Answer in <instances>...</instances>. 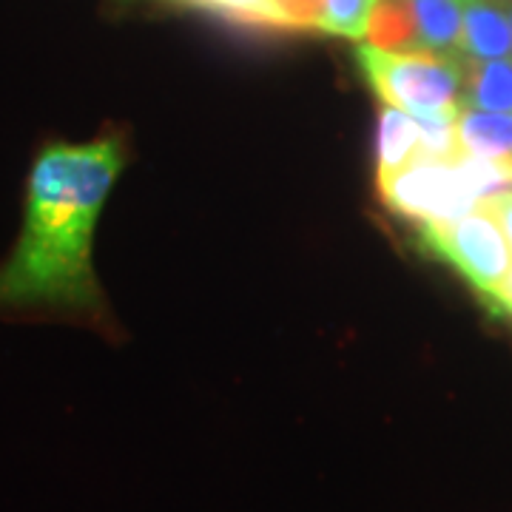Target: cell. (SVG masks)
Wrapping results in <instances>:
<instances>
[{"label":"cell","instance_id":"cell-1","mask_svg":"<svg viewBox=\"0 0 512 512\" xmlns=\"http://www.w3.org/2000/svg\"><path fill=\"white\" fill-rule=\"evenodd\" d=\"M123 165L126 148L117 134L40 148L26 183L20 237L0 265V311H103L94 231Z\"/></svg>","mask_w":512,"mask_h":512},{"label":"cell","instance_id":"cell-2","mask_svg":"<svg viewBox=\"0 0 512 512\" xmlns=\"http://www.w3.org/2000/svg\"><path fill=\"white\" fill-rule=\"evenodd\" d=\"M356 63L367 86L390 109L410 117L458 114L464 109L467 55H444L430 49L384 52L362 43L356 46Z\"/></svg>","mask_w":512,"mask_h":512},{"label":"cell","instance_id":"cell-3","mask_svg":"<svg viewBox=\"0 0 512 512\" xmlns=\"http://www.w3.org/2000/svg\"><path fill=\"white\" fill-rule=\"evenodd\" d=\"M419 237L421 245L453 265L484 302L507 282L512 271L510 239L481 205L461 220L424 222L419 225Z\"/></svg>","mask_w":512,"mask_h":512},{"label":"cell","instance_id":"cell-4","mask_svg":"<svg viewBox=\"0 0 512 512\" xmlns=\"http://www.w3.org/2000/svg\"><path fill=\"white\" fill-rule=\"evenodd\" d=\"M376 183L390 211L419 225L461 220L481 205L458 160L416 157L399 171L376 174Z\"/></svg>","mask_w":512,"mask_h":512},{"label":"cell","instance_id":"cell-5","mask_svg":"<svg viewBox=\"0 0 512 512\" xmlns=\"http://www.w3.org/2000/svg\"><path fill=\"white\" fill-rule=\"evenodd\" d=\"M461 52L476 60H501L510 55V6L501 0H470L464 6Z\"/></svg>","mask_w":512,"mask_h":512},{"label":"cell","instance_id":"cell-6","mask_svg":"<svg viewBox=\"0 0 512 512\" xmlns=\"http://www.w3.org/2000/svg\"><path fill=\"white\" fill-rule=\"evenodd\" d=\"M458 148L461 154L512 168V111L464 106L458 114Z\"/></svg>","mask_w":512,"mask_h":512},{"label":"cell","instance_id":"cell-7","mask_svg":"<svg viewBox=\"0 0 512 512\" xmlns=\"http://www.w3.org/2000/svg\"><path fill=\"white\" fill-rule=\"evenodd\" d=\"M464 106L478 111H512V60L467 57Z\"/></svg>","mask_w":512,"mask_h":512},{"label":"cell","instance_id":"cell-8","mask_svg":"<svg viewBox=\"0 0 512 512\" xmlns=\"http://www.w3.org/2000/svg\"><path fill=\"white\" fill-rule=\"evenodd\" d=\"M410 3L419 23L421 49L444 52V55H464L461 52L464 12L458 0H410Z\"/></svg>","mask_w":512,"mask_h":512},{"label":"cell","instance_id":"cell-9","mask_svg":"<svg viewBox=\"0 0 512 512\" xmlns=\"http://www.w3.org/2000/svg\"><path fill=\"white\" fill-rule=\"evenodd\" d=\"M367 43L376 49H384V52L421 49L413 3L410 0H376L370 26H367Z\"/></svg>","mask_w":512,"mask_h":512},{"label":"cell","instance_id":"cell-10","mask_svg":"<svg viewBox=\"0 0 512 512\" xmlns=\"http://www.w3.org/2000/svg\"><path fill=\"white\" fill-rule=\"evenodd\" d=\"M421 154V137L416 117L404 114L399 109L384 106L379 114V146H376V157H379V174H390L399 171L402 165L416 160Z\"/></svg>","mask_w":512,"mask_h":512},{"label":"cell","instance_id":"cell-11","mask_svg":"<svg viewBox=\"0 0 512 512\" xmlns=\"http://www.w3.org/2000/svg\"><path fill=\"white\" fill-rule=\"evenodd\" d=\"M325 0H268V29L322 32Z\"/></svg>","mask_w":512,"mask_h":512},{"label":"cell","instance_id":"cell-12","mask_svg":"<svg viewBox=\"0 0 512 512\" xmlns=\"http://www.w3.org/2000/svg\"><path fill=\"white\" fill-rule=\"evenodd\" d=\"M373 6H376V0H325L322 32L336 37H350V40L367 37Z\"/></svg>","mask_w":512,"mask_h":512},{"label":"cell","instance_id":"cell-13","mask_svg":"<svg viewBox=\"0 0 512 512\" xmlns=\"http://www.w3.org/2000/svg\"><path fill=\"white\" fill-rule=\"evenodd\" d=\"M202 9L220 12L225 18H234L248 26H265L268 29V0H185Z\"/></svg>","mask_w":512,"mask_h":512},{"label":"cell","instance_id":"cell-14","mask_svg":"<svg viewBox=\"0 0 512 512\" xmlns=\"http://www.w3.org/2000/svg\"><path fill=\"white\" fill-rule=\"evenodd\" d=\"M481 208H487L490 214H493L498 225H501V231L507 234L512 245V188L510 191H501V194H493V197H487V200L481 202Z\"/></svg>","mask_w":512,"mask_h":512},{"label":"cell","instance_id":"cell-15","mask_svg":"<svg viewBox=\"0 0 512 512\" xmlns=\"http://www.w3.org/2000/svg\"><path fill=\"white\" fill-rule=\"evenodd\" d=\"M484 305H487L493 313H501V316H510L512 319V271L510 276H507V282H504V285H501V288H498V291H495Z\"/></svg>","mask_w":512,"mask_h":512},{"label":"cell","instance_id":"cell-16","mask_svg":"<svg viewBox=\"0 0 512 512\" xmlns=\"http://www.w3.org/2000/svg\"><path fill=\"white\" fill-rule=\"evenodd\" d=\"M507 6H510V26H512V3H507Z\"/></svg>","mask_w":512,"mask_h":512},{"label":"cell","instance_id":"cell-17","mask_svg":"<svg viewBox=\"0 0 512 512\" xmlns=\"http://www.w3.org/2000/svg\"><path fill=\"white\" fill-rule=\"evenodd\" d=\"M501 3H512V0H501Z\"/></svg>","mask_w":512,"mask_h":512},{"label":"cell","instance_id":"cell-18","mask_svg":"<svg viewBox=\"0 0 512 512\" xmlns=\"http://www.w3.org/2000/svg\"><path fill=\"white\" fill-rule=\"evenodd\" d=\"M464 3H470V0H464Z\"/></svg>","mask_w":512,"mask_h":512}]
</instances>
